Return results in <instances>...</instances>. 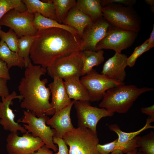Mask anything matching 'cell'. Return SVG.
<instances>
[{
    "label": "cell",
    "instance_id": "obj_21",
    "mask_svg": "<svg viewBox=\"0 0 154 154\" xmlns=\"http://www.w3.org/2000/svg\"><path fill=\"white\" fill-rule=\"evenodd\" d=\"M75 6L90 16L94 21L103 17L100 0H78Z\"/></svg>",
    "mask_w": 154,
    "mask_h": 154
},
{
    "label": "cell",
    "instance_id": "obj_15",
    "mask_svg": "<svg viewBox=\"0 0 154 154\" xmlns=\"http://www.w3.org/2000/svg\"><path fill=\"white\" fill-rule=\"evenodd\" d=\"M75 101L72 100L68 106L56 112L53 116L46 121V124L50 126L54 130V136L62 138L75 129L71 122L70 114Z\"/></svg>",
    "mask_w": 154,
    "mask_h": 154
},
{
    "label": "cell",
    "instance_id": "obj_38",
    "mask_svg": "<svg viewBox=\"0 0 154 154\" xmlns=\"http://www.w3.org/2000/svg\"><path fill=\"white\" fill-rule=\"evenodd\" d=\"M33 154H53V153L44 145Z\"/></svg>",
    "mask_w": 154,
    "mask_h": 154
},
{
    "label": "cell",
    "instance_id": "obj_37",
    "mask_svg": "<svg viewBox=\"0 0 154 154\" xmlns=\"http://www.w3.org/2000/svg\"><path fill=\"white\" fill-rule=\"evenodd\" d=\"M141 111L142 113L149 116V117L154 118V105L149 107L142 108Z\"/></svg>",
    "mask_w": 154,
    "mask_h": 154
},
{
    "label": "cell",
    "instance_id": "obj_12",
    "mask_svg": "<svg viewBox=\"0 0 154 154\" xmlns=\"http://www.w3.org/2000/svg\"><path fill=\"white\" fill-rule=\"evenodd\" d=\"M6 141L8 154H33L44 145L40 138L34 137L27 132L21 136L17 133L10 132Z\"/></svg>",
    "mask_w": 154,
    "mask_h": 154
},
{
    "label": "cell",
    "instance_id": "obj_14",
    "mask_svg": "<svg viewBox=\"0 0 154 154\" xmlns=\"http://www.w3.org/2000/svg\"><path fill=\"white\" fill-rule=\"evenodd\" d=\"M22 101L23 98L20 95L13 91L7 97L2 98L0 102V124L4 130L10 132L17 133L20 131L22 133L27 132L25 128L16 122L15 120V116L10 107L13 104V100L15 99Z\"/></svg>",
    "mask_w": 154,
    "mask_h": 154
},
{
    "label": "cell",
    "instance_id": "obj_7",
    "mask_svg": "<svg viewBox=\"0 0 154 154\" xmlns=\"http://www.w3.org/2000/svg\"><path fill=\"white\" fill-rule=\"evenodd\" d=\"M49 119L47 116L38 117L30 112L24 111L23 116L19 122L26 123L23 124V126L28 132L34 137L40 138L47 148L56 152L58 151V148L53 142L55 131L46 125V122Z\"/></svg>",
    "mask_w": 154,
    "mask_h": 154
},
{
    "label": "cell",
    "instance_id": "obj_9",
    "mask_svg": "<svg viewBox=\"0 0 154 154\" xmlns=\"http://www.w3.org/2000/svg\"><path fill=\"white\" fill-rule=\"evenodd\" d=\"M137 37L136 32L110 25L107 35L97 44L96 50L111 49L121 53L133 45Z\"/></svg>",
    "mask_w": 154,
    "mask_h": 154
},
{
    "label": "cell",
    "instance_id": "obj_19",
    "mask_svg": "<svg viewBox=\"0 0 154 154\" xmlns=\"http://www.w3.org/2000/svg\"><path fill=\"white\" fill-rule=\"evenodd\" d=\"M93 21L90 16L84 14L75 6L69 10L62 24L75 29L81 38L85 28Z\"/></svg>",
    "mask_w": 154,
    "mask_h": 154
},
{
    "label": "cell",
    "instance_id": "obj_18",
    "mask_svg": "<svg viewBox=\"0 0 154 154\" xmlns=\"http://www.w3.org/2000/svg\"><path fill=\"white\" fill-rule=\"evenodd\" d=\"M80 77L72 76L63 79L66 92L70 99L75 101H90L87 90L80 79Z\"/></svg>",
    "mask_w": 154,
    "mask_h": 154
},
{
    "label": "cell",
    "instance_id": "obj_40",
    "mask_svg": "<svg viewBox=\"0 0 154 154\" xmlns=\"http://www.w3.org/2000/svg\"><path fill=\"white\" fill-rule=\"evenodd\" d=\"M146 3L149 5L151 7V10L152 12L154 13V0H145V1Z\"/></svg>",
    "mask_w": 154,
    "mask_h": 154
},
{
    "label": "cell",
    "instance_id": "obj_11",
    "mask_svg": "<svg viewBox=\"0 0 154 154\" xmlns=\"http://www.w3.org/2000/svg\"><path fill=\"white\" fill-rule=\"evenodd\" d=\"M77 113L78 127H84L97 134L96 126L102 118L111 117L114 113L104 108L91 106L89 101H75L74 104Z\"/></svg>",
    "mask_w": 154,
    "mask_h": 154
},
{
    "label": "cell",
    "instance_id": "obj_35",
    "mask_svg": "<svg viewBox=\"0 0 154 154\" xmlns=\"http://www.w3.org/2000/svg\"><path fill=\"white\" fill-rule=\"evenodd\" d=\"M9 69L7 64L0 59V78H3L8 80H11Z\"/></svg>",
    "mask_w": 154,
    "mask_h": 154
},
{
    "label": "cell",
    "instance_id": "obj_4",
    "mask_svg": "<svg viewBox=\"0 0 154 154\" xmlns=\"http://www.w3.org/2000/svg\"><path fill=\"white\" fill-rule=\"evenodd\" d=\"M103 16L110 25L138 33L141 28V20L132 6H125L116 3L102 7Z\"/></svg>",
    "mask_w": 154,
    "mask_h": 154
},
{
    "label": "cell",
    "instance_id": "obj_36",
    "mask_svg": "<svg viewBox=\"0 0 154 154\" xmlns=\"http://www.w3.org/2000/svg\"><path fill=\"white\" fill-rule=\"evenodd\" d=\"M7 80L3 78H0V97L1 98L7 97L10 94L7 85Z\"/></svg>",
    "mask_w": 154,
    "mask_h": 154
},
{
    "label": "cell",
    "instance_id": "obj_34",
    "mask_svg": "<svg viewBox=\"0 0 154 154\" xmlns=\"http://www.w3.org/2000/svg\"><path fill=\"white\" fill-rule=\"evenodd\" d=\"M136 2L135 0H100L102 7L114 3H119L127 6H132Z\"/></svg>",
    "mask_w": 154,
    "mask_h": 154
},
{
    "label": "cell",
    "instance_id": "obj_28",
    "mask_svg": "<svg viewBox=\"0 0 154 154\" xmlns=\"http://www.w3.org/2000/svg\"><path fill=\"white\" fill-rule=\"evenodd\" d=\"M13 9L21 12L27 11L26 7L22 0H0V20L7 13Z\"/></svg>",
    "mask_w": 154,
    "mask_h": 154
},
{
    "label": "cell",
    "instance_id": "obj_1",
    "mask_svg": "<svg viewBox=\"0 0 154 154\" xmlns=\"http://www.w3.org/2000/svg\"><path fill=\"white\" fill-rule=\"evenodd\" d=\"M30 50L34 64L46 68L57 58L82 50L81 38L65 30L53 28L38 30Z\"/></svg>",
    "mask_w": 154,
    "mask_h": 154
},
{
    "label": "cell",
    "instance_id": "obj_17",
    "mask_svg": "<svg viewBox=\"0 0 154 154\" xmlns=\"http://www.w3.org/2000/svg\"><path fill=\"white\" fill-rule=\"evenodd\" d=\"M53 79L48 85V88L52 96L50 103L55 112L68 106L72 101L67 94L63 80L57 77Z\"/></svg>",
    "mask_w": 154,
    "mask_h": 154
},
{
    "label": "cell",
    "instance_id": "obj_41",
    "mask_svg": "<svg viewBox=\"0 0 154 154\" xmlns=\"http://www.w3.org/2000/svg\"><path fill=\"white\" fill-rule=\"evenodd\" d=\"M138 150V148H137L131 151L125 153V154H136V153Z\"/></svg>",
    "mask_w": 154,
    "mask_h": 154
},
{
    "label": "cell",
    "instance_id": "obj_23",
    "mask_svg": "<svg viewBox=\"0 0 154 154\" xmlns=\"http://www.w3.org/2000/svg\"><path fill=\"white\" fill-rule=\"evenodd\" d=\"M0 59L7 64L9 69L17 66L22 69L25 68V61L17 53L12 51L3 40L0 41Z\"/></svg>",
    "mask_w": 154,
    "mask_h": 154
},
{
    "label": "cell",
    "instance_id": "obj_29",
    "mask_svg": "<svg viewBox=\"0 0 154 154\" xmlns=\"http://www.w3.org/2000/svg\"><path fill=\"white\" fill-rule=\"evenodd\" d=\"M137 145L139 150L144 154H154V133L151 131L146 135L138 136Z\"/></svg>",
    "mask_w": 154,
    "mask_h": 154
},
{
    "label": "cell",
    "instance_id": "obj_20",
    "mask_svg": "<svg viewBox=\"0 0 154 154\" xmlns=\"http://www.w3.org/2000/svg\"><path fill=\"white\" fill-rule=\"evenodd\" d=\"M27 11L34 14L38 13L44 17L56 21V13L52 0L44 2L39 0H23Z\"/></svg>",
    "mask_w": 154,
    "mask_h": 154
},
{
    "label": "cell",
    "instance_id": "obj_8",
    "mask_svg": "<svg viewBox=\"0 0 154 154\" xmlns=\"http://www.w3.org/2000/svg\"><path fill=\"white\" fill-rule=\"evenodd\" d=\"M80 80L87 90L91 102L98 101L102 99L104 94L107 90L125 84L124 82L100 74L93 68L82 77Z\"/></svg>",
    "mask_w": 154,
    "mask_h": 154
},
{
    "label": "cell",
    "instance_id": "obj_16",
    "mask_svg": "<svg viewBox=\"0 0 154 154\" xmlns=\"http://www.w3.org/2000/svg\"><path fill=\"white\" fill-rule=\"evenodd\" d=\"M127 58L124 54L116 52L105 62L101 74L123 82L126 76L125 69L127 66Z\"/></svg>",
    "mask_w": 154,
    "mask_h": 154
},
{
    "label": "cell",
    "instance_id": "obj_2",
    "mask_svg": "<svg viewBox=\"0 0 154 154\" xmlns=\"http://www.w3.org/2000/svg\"><path fill=\"white\" fill-rule=\"evenodd\" d=\"M46 73V68L39 65H33L31 62L25 68L24 76L18 87L23 98L21 107L38 117L53 115L55 113L49 102L51 92L46 86L48 80L40 79Z\"/></svg>",
    "mask_w": 154,
    "mask_h": 154
},
{
    "label": "cell",
    "instance_id": "obj_22",
    "mask_svg": "<svg viewBox=\"0 0 154 154\" xmlns=\"http://www.w3.org/2000/svg\"><path fill=\"white\" fill-rule=\"evenodd\" d=\"M34 14L33 24L37 30L53 28H59L67 30L74 34L78 35L77 30L72 27L60 24L56 21L45 17L38 13Z\"/></svg>",
    "mask_w": 154,
    "mask_h": 154
},
{
    "label": "cell",
    "instance_id": "obj_6",
    "mask_svg": "<svg viewBox=\"0 0 154 154\" xmlns=\"http://www.w3.org/2000/svg\"><path fill=\"white\" fill-rule=\"evenodd\" d=\"M84 60L83 51L74 52L56 59L46 68V72L53 79H63L72 76H82Z\"/></svg>",
    "mask_w": 154,
    "mask_h": 154
},
{
    "label": "cell",
    "instance_id": "obj_39",
    "mask_svg": "<svg viewBox=\"0 0 154 154\" xmlns=\"http://www.w3.org/2000/svg\"><path fill=\"white\" fill-rule=\"evenodd\" d=\"M153 28L150 34L149 38L148 40V45L147 48L148 51L154 46V25H153Z\"/></svg>",
    "mask_w": 154,
    "mask_h": 154
},
{
    "label": "cell",
    "instance_id": "obj_26",
    "mask_svg": "<svg viewBox=\"0 0 154 154\" xmlns=\"http://www.w3.org/2000/svg\"><path fill=\"white\" fill-rule=\"evenodd\" d=\"M36 37L37 35L24 36L19 38V51L17 54L24 59L25 68L31 62L30 57V50L32 44Z\"/></svg>",
    "mask_w": 154,
    "mask_h": 154
},
{
    "label": "cell",
    "instance_id": "obj_3",
    "mask_svg": "<svg viewBox=\"0 0 154 154\" xmlns=\"http://www.w3.org/2000/svg\"><path fill=\"white\" fill-rule=\"evenodd\" d=\"M154 90L152 88H138L135 85H120L107 90L99 105L114 113H125L142 94Z\"/></svg>",
    "mask_w": 154,
    "mask_h": 154
},
{
    "label": "cell",
    "instance_id": "obj_5",
    "mask_svg": "<svg viewBox=\"0 0 154 154\" xmlns=\"http://www.w3.org/2000/svg\"><path fill=\"white\" fill-rule=\"evenodd\" d=\"M62 138L69 147L68 154H100L97 149V135L88 128H75Z\"/></svg>",
    "mask_w": 154,
    "mask_h": 154
},
{
    "label": "cell",
    "instance_id": "obj_13",
    "mask_svg": "<svg viewBox=\"0 0 154 154\" xmlns=\"http://www.w3.org/2000/svg\"><path fill=\"white\" fill-rule=\"evenodd\" d=\"M110 25L103 17L87 26L81 38L82 50L96 51V45L107 35Z\"/></svg>",
    "mask_w": 154,
    "mask_h": 154
},
{
    "label": "cell",
    "instance_id": "obj_25",
    "mask_svg": "<svg viewBox=\"0 0 154 154\" xmlns=\"http://www.w3.org/2000/svg\"><path fill=\"white\" fill-rule=\"evenodd\" d=\"M84 60L82 76H84L91 70L93 67L98 66L104 60L103 50L96 51H83Z\"/></svg>",
    "mask_w": 154,
    "mask_h": 154
},
{
    "label": "cell",
    "instance_id": "obj_33",
    "mask_svg": "<svg viewBox=\"0 0 154 154\" xmlns=\"http://www.w3.org/2000/svg\"><path fill=\"white\" fill-rule=\"evenodd\" d=\"M53 142L58 147V151L55 154H68L69 150L67 145L62 138L54 136Z\"/></svg>",
    "mask_w": 154,
    "mask_h": 154
},
{
    "label": "cell",
    "instance_id": "obj_32",
    "mask_svg": "<svg viewBox=\"0 0 154 154\" xmlns=\"http://www.w3.org/2000/svg\"><path fill=\"white\" fill-rule=\"evenodd\" d=\"M116 139L113 141L104 145L98 143L97 145V150L100 154H110L117 148V141Z\"/></svg>",
    "mask_w": 154,
    "mask_h": 154
},
{
    "label": "cell",
    "instance_id": "obj_30",
    "mask_svg": "<svg viewBox=\"0 0 154 154\" xmlns=\"http://www.w3.org/2000/svg\"><path fill=\"white\" fill-rule=\"evenodd\" d=\"M15 32L12 29L5 32L0 29V37L12 51L18 52L19 51L18 42L19 38Z\"/></svg>",
    "mask_w": 154,
    "mask_h": 154
},
{
    "label": "cell",
    "instance_id": "obj_24",
    "mask_svg": "<svg viewBox=\"0 0 154 154\" xmlns=\"http://www.w3.org/2000/svg\"><path fill=\"white\" fill-rule=\"evenodd\" d=\"M154 118L150 117L147 119L145 126L139 130L133 132L127 133L122 131L116 124H112L108 126L109 129L116 133L118 135L117 144L118 145L124 144L131 140L143 131L149 129H153L154 126L151 123L154 121Z\"/></svg>",
    "mask_w": 154,
    "mask_h": 154
},
{
    "label": "cell",
    "instance_id": "obj_31",
    "mask_svg": "<svg viewBox=\"0 0 154 154\" xmlns=\"http://www.w3.org/2000/svg\"><path fill=\"white\" fill-rule=\"evenodd\" d=\"M148 40H146L142 44L136 47L132 54L127 58L128 66L132 68L135 63L137 58L144 53L147 51Z\"/></svg>",
    "mask_w": 154,
    "mask_h": 154
},
{
    "label": "cell",
    "instance_id": "obj_10",
    "mask_svg": "<svg viewBox=\"0 0 154 154\" xmlns=\"http://www.w3.org/2000/svg\"><path fill=\"white\" fill-rule=\"evenodd\" d=\"M35 15L27 11L21 12L14 9L7 13L0 20V26L9 27L18 37L36 35L38 30L33 24Z\"/></svg>",
    "mask_w": 154,
    "mask_h": 154
},
{
    "label": "cell",
    "instance_id": "obj_42",
    "mask_svg": "<svg viewBox=\"0 0 154 154\" xmlns=\"http://www.w3.org/2000/svg\"><path fill=\"white\" fill-rule=\"evenodd\" d=\"M136 154H144L140 150L137 151V152L136 153Z\"/></svg>",
    "mask_w": 154,
    "mask_h": 154
},
{
    "label": "cell",
    "instance_id": "obj_27",
    "mask_svg": "<svg viewBox=\"0 0 154 154\" xmlns=\"http://www.w3.org/2000/svg\"><path fill=\"white\" fill-rule=\"evenodd\" d=\"M56 13V21L62 24L69 10L76 5L75 0H53Z\"/></svg>",
    "mask_w": 154,
    "mask_h": 154
}]
</instances>
